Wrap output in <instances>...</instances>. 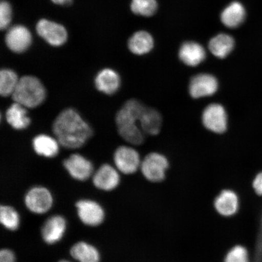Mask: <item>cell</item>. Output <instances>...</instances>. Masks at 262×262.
I'll return each instance as SVG.
<instances>
[{
  "label": "cell",
  "mask_w": 262,
  "mask_h": 262,
  "mask_svg": "<svg viewBox=\"0 0 262 262\" xmlns=\"http://www.w3.org/2000/svg\"><path fill=\"white\" fill-rule=\"evenodd\" d=\"M52 129L59 144L67 149L79 148L93 136L89 124L71 108L59 114Z\"/></svg>",
  "instance_id": "cell-1"
},
{
  "label": "cell",
  "mask_w": 262,
  "mask_h": 262,
  "mask_svg": "<svg viewBox=\"0 0 262 262\" xmlns=\"http://www.w3.org/2000/svg\"><path fill=\"white\" fill-rule=\"evenodd\" d=\"M12 97L14 102L26 108H35L43 102L46 91L37 77L25 75L19 78Z\"/></svg>",
  "instance_id": "cell-2"
},
{
  "label": "cell",
  "mask_w": 262,
  "mask_h": 262,
  "mask_svg": "<svg viewBox=\"0 0 262 262\" xmlns=\"http://www.w3.org/2000/svg\"><path fill=\"white\" fill-rule=\"evenodd\" d=\"M168 166V159L165 156L159 153L152 152L147 155L142 160L140 169L147 180L159 183L165 179Z\"/></svg>",
  "instance_id": "cell-3"
},
{
  "label": "cell",
  "mask_w": 262,
  "mask_h": 262,
  "mask_svg": "<svg viewBox=\"0 0 262 262\" xmlns=\"http://www.w3.org/2000/svg\"><path fill=\"white\" fill-rule=\"evenodd\" d=\"M202 122L206 129L216 134L226 132L228 127V116L224 106L212 103L206 106L202 114Z\"/></svg>",
  "instance_id": "cell-4"
},
{
  "label": "cell",
  "mask_w": 262,
  "mask_h": 262,
  "mask_svg": "<svg viewBox=\"0 0 262 262\" xmlns=\"http://www.w3.org/2000/svg\"><path fill=\"white\" fill-rule=\"evenodd\" d=\"M36 31L40 37L52 47H60L68 39V32L63 26L41 19L36 25Z\"/></svg>",
  "instance_id": "cell-5"
},
{
  "label": "cell",
  "mask_w": 262,
  "mask_h": 262,
  "mask_svg": "<svg viewBox=\"0 0 262 262\" xmlns=\"http://www.w3.org/2000/svg\"><path fill=\"white\" fill-rule=\"evenodd\" d=\"M114 161L118 170L124 174H132L140 168L139 154L133 147L122 146L118 147L114 155Z\"/></svg>",
  "instance_id": "cell-6"
},
{
  "label": "cell",
  "mask_w": 262,
  "mask_h": 262,
  "mask_svg": "<svg viewBox=\"0 0 262 262\" xmlns=\"http://www.w3.org/2000/svg\"><path fill=\"white\" fill-rule=\"evenodd\" d=\"M25 201L29 211L38 214L48 212L53 204V198L50 191L41 186L29 190L25 196Z\"/></svg>",
  "instance_id": "cell-7"
},
{
  "label": "cell",
  "mask_w": 262,
  "mask_h": 262,
  "mask_svg": "<svg viewBox=\"0 0 262 262\" xmlns=\"http://www.w3.org/2000/svg\"><path fill=\"white\" fill-rule=\"evenodd\" d=\"M219 83L214 75L199 74L190 80L189 91L192 98H198L213 96L217 91Z\"/></svg>",
  "instance_id": "cell-8"
},
{
  "label": "cell",
  "mask_w": 262,
  "mask_h": 262,
  "mask_svg": "<svg viewBox=\"0 0 262 262\" xmlns=\"http://www.w3.org/2000/svg\"><path fill=\"white\" fill-rule=\"evenodd\" d=\"M146 106L136 99L127 100L116 115L118 127L139 126L141 117Z\"/></svg>",
  "instance_id": "cell-9"
},
{
  "label": "cell",
  "mask_w": 262,
  "mask_h": 262,
  "mask_svg": "<svg viewBox=\"0 0 262 262\" xmlns=\"http://www.w3.org/2000/svg\"><path fill=\"white\" fill-rule=\"evenodd\" d=\"M78 217L84 224L97 227L103 222L104 212L98 203L91 200H81L76 204Z\"/></svg>",
  "instance_id": "cell-10"
},
{
  "label": "cell",
  "mask_w": 262,
  "mask_h": 262,
  "mask_svg": "<svg viewBox=\"0 0 262 262\" xmlns=\"http://www.w3.org/2000/svg\"><path fill=\"white\" fill-rule=\"evenodd\" d=\"M5 42L10 50L15 53H22L32 43L31 33L24 26H13L6 33Z\"/></svg>",
  "instance_id": "cell-11"
},
{
  "label": "cell",
  "mask_w": 262,
  "mask_h": 262,
  "mask_svg": "<svg viewBox=\"0 0 262 262\" xmlns=\"http://www.w3.org/2000/svg\"><path fill=\"white\" fill-rule=\"evenodd\" d=\"M63 165L72 178L75 180L85 181L93 174V164L78 154L71 155L64 160Z\"/></svg>",
  "instance_id": "cell-12"
},
{
  "label": "cell",
  "mask_w": 262,
  "mask_h": 262,
  "mask_svg": "<svg viewBox=\"0 0 262 262\" xmlns=\"http://www.w3.org/2000/svg\"><path fill=\"white\" fill-rule=\"evenodd\" d=\"M93 180L96 188L109 191L116 188L119 185L120 176L113 166L104 164L94 173Z\"/></svg>",
  "instance_id": "cell-13"
},
{
  "label": "cell",
  "mask_w": 262,
  "mask_h": 262,
  "mask_svg": "<svg viewBox=\"0 0 262 262\" xmlns=\"http://www.w3.org/2000/svg\"><path fill=\"white\" fill-rule=\"evenodd\" d=\"M67 228L65 219L60 215L49 218L41 229L42 237L48 244H54L63 237Z\"/></svg>",
  "instance_id": "cell-14"
},
{
  "label": "cell",
  "mask_w": 262,
  "mask_h": 262,
  "mask_svg": "<svg viewBox=\"0 0 262 262\" xmlns=\"http://www.w3.org/2000/svg\"><path fill=\"white\" fill-rule=\"evenodd\" d=\"M179 58L188 67H195L202 63L206 58V51L202 46L194 41L183 43L180 48Z\"/></svg>",
  "instance_id": "cell-15"
},
{
  "label": "cell",
  "mask_w": 262,
  "mask_h": 262,
  "mask_svg": "<svg viewBox=\"0 0 262 262\" xmlns=\"http://www.w3.org/2000/svg\"><path fill=\"white\" fill-rule=\"evenodd\" d=\"M238 205L236 193L230 189L223 190L214 201L216 211L225 217L234 215L238 211Z\"/></svg>",
  "instance_id": "cell-16"
},
{
  "label": "cell",
  "mask_w": 262,
  "mask_h": 262,
  "mask_svg": "<svg viewBox=\"0 0 262 262\" xmlns=\"http://www.w3.org/2000/svg\"><path fill=\"white\" fill-rule=\"evenodd\" d=\"M95 84L97 89L101 93L113 95L119 89L120 78L119 74L113 70L104 69L97 74L95 78Z\"/></svg>",
  "instance_id": "cell-17"
},
{
  "label": "cell",
  "mask_w": 262,
  "mask_h": 262,
  "mask_svg": "<svg viewBox=\"0 0 262 262\" xmlns=\"http://www.w3.org/2000/svg\"><path fill=\"white\" fill-rule=\"evenodd\" d=\"M139 124L145 134L156 136L160 133L162 125V118L159 111L146 107L140 118Z\"/></svg>",
  "instance_id": "cell-18"
},
{
  "label": "cell",
  "mask_w": 262,
  "mask_h": 262,
  "mask_svg": "<svg viewBox=\"0 0 262 262\" xmlns=\"http://www.w3.org/2000/svg\"><path fill=\"white\" fill-rule=\"evenodd\" d=\"M246 12L241 3L235 2L223 11L221 18L222 24L229 28H236L244 22Z\"/></svg>",
  "instance_id": "cell-19"
},
{
  "label": "cell",
  "mask_w": 262,
  "mask_h": 262,
  "mask_svg": "<svg viewBox=\"0 0 262 262\" xmlns=\"http://www.w3.org/2000/svg\"><path fill=\"white\" fill-rule=\"evenodd\" d=\"M6 119L13 128L17 130L26 129L31 123L26 107L16 102L6 111Z\"/></svg>",
  "instance_id": "cell-20"
},
{
  "label": "cell",
  "mask_w": 262,
  "mask_h": 262,
  "mask_svg": "<svg viewBox=\"0 0 262 262\" xmlns=\"http://www.w3.org/2000/svg\"><path fill=\"white\" fill-rule=\"evenodd\" d=\"M32 146L38 155L52 158L58 155L59 143L52 137L41 134L36 136L32 141Z\"/></svg>",
  "instance_id": "cell-21"
},
{
  "label": "cell",
  "mask_w": 262,
  "mask_h": 262,
  "mask_svg": "<svg viewBox=\"0 0 262 262\" xmlns=\"http://www.w3.org/2000/svg\"><path fill=\"white\" fill-rule=\"evenodd\" d=\"M234 40L231 35L221 34L212 38L209 42V49L215 57L224 59L233 50Z\"/></svg>",
  "instance_id": "cell-22"
},
{
  "label": "cell",
  "mask_w": 262,
  "mask_h": 262,
  "mask_svg": "<svg viewBox=\"0 0 262 262\" xmlns=\"http://www.w3.org/2000/svg\"><path fill=\"white\" fill-rule=\"evenodd\" d=\"M153 38L146 31H139L134 34L128 41V48L131 52L137 55L149 53L154 47Z\"/></svg>",
  "instance_id": "cell-23"
},
{
  "label": "cell",
  "mask_w": 262,
  "mask_h": 262,
  "mask_svg": "<svg viewBox=\"0 0 262 262\" xmlns=\"http://www.w3.org/2000/svg\"><path fill=\"white\" fill-rule=\"evenodd\" d=\"M71 256L79 262H99L100 254L96 248L84 242L75 244L71 248Z\"/></svg>",
  "instance_id": "cell-24"
},
{
  "label": "cell",
  "mask_w": 262,
  "mask_h": 262,
  "mask_svg": "<svg viewBox=\"0 0 262 262\" xmlns=\"http://www.w3.org/2000/svg\"><path fill=\"white\" fill-rule=\"evenodd\" d=\"M17 75L11 70L4 69L0 72V94L3 97L12 96L18 83Z\"/></svg>",
  "instance_id": "cell-25"
},
{
  "label": "cell",
  "mask_w": 262,
  "mask_h": 262,
  "mask_svg": "<svg viewBox=\"0 0 262 262\" xmlns=\"http://www.w3.org/2000/svg\"><path fill=\"white\" fill-rule=\"evenodd\" d=\"M0 222L6 228L11 231L17 229L19 225V217L14 208L9 206L0 207Z\"/></svg>",
  "instance_id": "cell-26"
},
{
  "label": "cell",
  "mask_w": 262,
  "mask_h": 262,
  "mask_svg": "<svg viewBox=\"0 0 262 262\" xmlns=\"http://www.w3.org/2000/svg\"><path fill=\"white\" fill-rule=\"evenodd\" d=\"M130 8L136 15L150 16L155 14L157 3L156 0H132Z\"/></svg>",
  "instance_id": "cell-27"
},
{
  "label": "cell",
  "mask_w": 262,
  "mask_h": 262,
  "mask_svg": "<svg viewBox=\"0 0 262 262\" xmlns=\"http://www.w3.org/2000/svg\"><path fill=\"white\" fill-rule=\"evenodd\" d=\"M224 262H250L247 249L241 245L235 246L226 255Z\"/></svg>",
  "instance_id": "cell-28"
},
{
  "label": "cell",
  "mask_w": 262,
  "mask_h": 262,
  "mask_svg": "<svg viewBox=\"0 0 262 262\" xmlns=\"http://www.w3.org/2000/svg\"><path fill=\"white\" fill-rule=\"evenodd\" d=\"M12 9L8 2L2 1L0 3V28L5 30L8 28L11 21Z\"/></svg>",
  "instance_id": "cell-29"
},
{
  "label": "cell",
  "mask_w": 262,
  "mask_h": 262,
  "mask_svg": "<svg viewBox=\"0 0 262 262\" xmlns=\"http://www.w3.org/2000/svg\"><path fill=\"white\" fill-rule=\"evenodd\" d=\"M0 262H15L14 253L8 249H3L0 251Z\"/></svg>",
  "instance_id": "cell-30"
},
{
  "label": "cell",
  "mask_w": 262,
  "mask_h": 262,
  "mask_svg": "<svg viewBox=\"0 0 262 262\" xmlns=\"http://www.w3.org/2000/svg\"><path fill=\"white\" fill-rule=\"evenodd\" d=\"M262 259V222L259 237L255 251V262H260Z\"/></svg>",
  "instance_id": "cell-31"
},
{
  "label": "cell",
  "mask_w": 262,
  "mask_h": 262,
  "mask_svg": "<svg viewBox=\"0 0 262 262\" xmlns=\"http://www.w3.org/2000/svg\"><path fill=\"white\" fill-rule=\"evenodd\" d=\"M253 188L257 194L262 195V172L255 177L253 182Z\"/></svg>",
  "instance_id": "cell-32"
},
{
  "label": "cell",
  "mask_w": 262,
  "mask_h": 262,
  "mask_svg": "<svg viewBox=\"0 0 262 262\" xmlns=\"http://www.w3.org/2000/svg\"><path fill=\"white\" fill-rule=\"evenodd\" d=\"M51 1L56 5L66 6L71 5L73 0H51Z\"/></svg>",
  "instance_id": "cell-33"
},
{
  "label": "cell",
  "mask_w": 262,
  "mask_h": 262,
  "mask_svg": "<svg viewBox=\"0 0 262 262\" xmlns=\"http://www.w3.org/2000/svg\"><path fill=\"white\" fill-rule=\"evenodd\" d=\"M59 262H71V261H67V260H61V261H60Z\"/></svg>",
  "instance_id": "cell-34"
}]
</instances>
